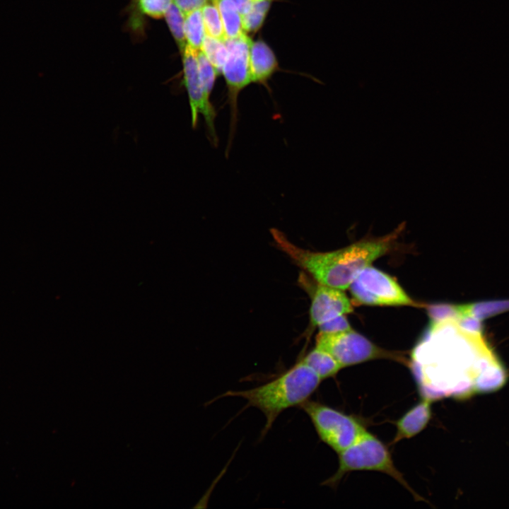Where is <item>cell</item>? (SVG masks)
<instances>
[{
	"mask_svg": "<svg viewBox=\"0 0 509 509\" xmlns=\"http://www.w3.org/2000/svg\"><path fill=\"white\" fill-rule=\"evenodd\" d=\"M403 226L382 237L363 239L329 252H314L291 242L276 228L271 234L278 247L317 282L344 291L354 279L393 247Z\"/></svg>",
	"mask_w": 509,
	"mask_h": 509,
	"instance_id": "1",
	"label": "cell"
},
{
	"mask_svg": "<svg viewBox=\"0 0 509 509\" xmlns=\"http://www.w3.org/2000/svg\"><path fill=\"white\" fill-rule=\"evenodd\" d=\"M321 382L317 374L300 360L286 372L263 385L245 390H229L214 400L223 397H238L246 400L245 408L258 409L266 419L261 433L264 437L283 411L300 406L308 400Z\"/></svg>",
	"mask_w": 509,
	"mask_h": 509,
	"instance_id": "2",
	"label": "cell"
},
{
	"mask_svg": "<svg viewBox=\"0 0 509 509\" xmlns=\"http://www.w3.org/2000/svg\"><path fill=\"white\" fill-rule=\"evenodd\" d=\"M339 454L337 472L322 484L336 486L341 478L354 471H377L385 473L402 484L417 501L423 498L409 485L402 474L395 467L391 454L384 443L366 431L353 445Z\"/></svg>",
	"mask_w": 509,
	"mask_h": 509,
	"instance_id": "3",
	"label": "cell"
},
{
	"mask_svg": "<svg viewBox=\"0 0 509 509\" xmlns=\"http://www.w3.org/2000/svg\"><path fill=\"white\" fill-rule=\"evenodd\" d=\"M300 407L310 418L318 437L339 453L367 431L354 417L318 402L307 400Z\"/></svg>",
	"mask_w": 509,
	"mask_h": 509,
	"instance_id": "4",
	"label": "cell"
},
{
	"mask_svg": "<svg viewBox=\"0 0 509 509\" xmlns=\"http://www.w3.org/2000/svg\"><path fill=\"white\" fill-rule=\"evenodd\" d=\"M316 346L329 353L342 368L380 358L406 362L401 353L385 350L352 329L336 334L319 333Z\"/></svg>",
	"mask_w": 509,
	"mask_h": 509,
	"instance_id": "5",
	"label": "cell"
},
{
	"mask_svg": "<svg viewBox=\"0 0 509 509\" xmlns=\"http://www.w3.org/2000/svg\"><path fill=\"white\" fill-rule=\"evenodd\" d=\"M251 39L247 34L226 39L228 54L221 69L227 88V103L230 107V128L226 153L232 144L238 120V96L252 81L250 67Z\"/></svg>",
	"mask_w": 509,
	"mask_h": 509,
	"instance_id": "6",
	"label": "cell"
},
{
	"mask_svg": "<svg viewBox=\"0 0 509 509\" xmlns=\"http://www.w3.org/2000/svg\"><path fill=\"white\" fill-rule=\"evenodd\" d=\"M353 299L367 305H416L394 278L370 266L349 286Z\"/></svg>",
	"mask_w": 509,
	"mask_h": 509,
	"instance_id": "7",
	"label": "cell"
},
{
	"mask_svg": "<svg viewBox=\"0 0 509 509\" xmlns=\"http://www.w3.org/2000/svg\"><path fill=\"white\" fill-rule=\"evenodd\" d=\"M197 50L187 45L181 54L183 83L188 95L192 127L195 128L197 126L199 116L201 115L205 120L209 140L216 146L218 142L215 127L216 111L202 88L197 65Z\"/></svg>",
	"mask_w": 509,
	"mask_h": 509,
	"instance_id": "8",
	"label": "cell"
},
{
	"mask_svg": "<svg viewBox=\"0 0 509 509\" xmlns=\"http://www.w3.org/2000/svg\"><path fill=\"white\" fill-rule=\"evenodd\" d=\"M300 282L303 283V288H306L310 297L309 313L312 327H317L330 319L353 311L350 299L343 290L315 281L314 283H310L305 276H300Z\"/></svg>",
	"mask_w": 509,
	"mask_h": 509,
	"instance_id": "9",
	"label": "cell"
},
{
	"mask_svg": "<svg viewBox=\"0 0 509 509\" xmlns=\"http://www.w3.org/2000/svg\"><path fill=\"white\" fill-rule=\"evenodd\" d=\"M431 403V399L423 397V400L397 421L393 444L414 437L424 430L432 416Z\"/></svg>",
	"mask_w": 509,
	"mask_h": 509,
	"instance_id": "10",
	"label": "cell"
},
{
	"mask_svg": "<svg viewBox=\"0 0 509 509\" xmlns=\"http://www.w3.org/2000/svg\"><path fill=\"white\" fill-rule=\"evenodd\" d=\"M250 67L252 81L267 86L279 68L276 57L262 40L252 41L250 47Z\"/></svg>",
	"mask_w": 509,
	"mask_h": 509,
	"instance_id": "11",
	"label": "cell"
},
{
	"mask_svg": "<svg viewBox=\"0 0 509 509\" xmlns=\"http://www.w3.org/2000/svg\"><path fill=\"white\" fill-rule=\"evenodd\" d=\"M172 0H131L129 8V24L134 30L142 28V18H163Z\"/></svg>",
	"mask_w": 509,
	"mask_h": 509,
	"instance_id": "12",
	"label": "cell"
},
{
	"mask_svg": "<svg viewBox=\"0 0 509 509\" xmlns=\"http://www.w3.org/2000/svg\"><path fill=\"white\" fill-rule=\"evenodd\" d=\"M300 361L313 370L322 380L335 376L343 368L327 351L315 346Z\"/></svg>",
	"mask_w": 509,
	"mask_h": 509,
	"instance_id": "13",
	"label": "cell"
},
{
	"mask_svg": "<svg viewBox=\"0 0 509 509\" xmlns=\"http://www.w3.org/2000/svg\"><path fill=\"white\" fill-rule=\"evenodd\" d=\"M216 4L223 22L226 39L238 37L245 33L242 15L230 0H213Z\"/></svg>",
	"mask_w": 509,
	"mask_h": 509,
	"instance_id": "14",
	"label": "cell"
},
{
	"mask_svg": "<svg viewBox=\"0 0 509 509\" xmlns=\"http://www.w3.org/2000/svg\"><path fill=\"white\" fill-rule=\"evenodd\" d=\"M457 309L460 317L469 315L482 320L509 310V300H493L457 305Z\"/></svg>",
	"mask_w": 509,
	"mask_h": 509,
	"instance_id": "15",
	"label": "cell"
},
{
	"mask_svg": "<svg viewBox=\"0 0 509 509\" xmlns=\"http://www.w3.org/2000/svg\"><path fill=\"white\" fill-rule=\"evenodd\" d=\"M184 30L187 45L199 51L206 36L201 8L185 15Z\"/></svg>",
	"mask_w": 509,
	"mask_h": 509,
	"instance_id": "16",
	"label": "cell"
},
{
	"mask_svg": "<svg viewBox=\"0 0 509 509\" xmlns=\"http://www.w3.org/2000/svg\"><path fill=\"white\" fill-rule=\"evenodd\" d=\"M272 0H253L248 12L242 16V26L246 34L256 33L264 24Z\"/></svg>",
	"mask_w": 509,
	"mask_h": 509,
	"instance_id": "17",
	"label": "cell"
},
{
	"mask_svg": "<svg viewBox=\"0 0 509 509\" xmlns=\"http://www.w3.org/2000/svg\"><path fill=\"white\" fill-rule=\"evenodd\" d=\"M199 50L212 64L218 74H221V69L228 54L225 40H218L206 35Z\"/></svg>",
	"mask_w": 509,
	"mask_h": 509,
	"instance_id": "18",
	"label": "cell"
},
{
	"mask_svg": "<svg viewBox=\"0 0 509 509\" xmlns=\"http://www.w3.org/2000/svg\"><path fill=\"white\" fill-rule=\"evenodd\" d=\"M163 18L165 19L170 32L180 49V54H182L187 45L184 30L185 14L172 2L165 12Z\"/></svg>",
	"mask_w": 509,
	"mask_h": 509,
	"instance_id": "19",
	"label": "cell"
},
{
	"mask_svg": "<svg viewBox=\"0 0 509 509\" xmlns=\"http://www.w3.org/2000/svg\"><path fill=\"white\" fill-rule=\"evenodd\" d=\"M201 13L206 35L225 40L226 35L221 17L217 6L213 0L202 7Z\"/></svg>",
	"mask_w": 509,
	"mask_h": 509,
	"instance_id": "20",
	"label": "cell"
},
{
	"mask_svg": "<svg viewBox=\"0 0 509 509\" xmlns=\"http://www.w3.org/2000/svg\"><path fill=\"white\" fill-rule=\"evenodd\" d=\"M197 65L204 92L206 96L210 99L218 74L212 64L200 50L197 52Z\"/></svg>",
	"mask_w": 509,
	"mask_h": 509,
	"instance_id": "21",
	"label": "cell"
},
{
	"mask_svg": "<svg viewBox=\"0 0 509 509\" xmlns=\"http://www.w3.org/2000/svg\"><path fill=\"white\" fill-rule=\"evenodd\" d=\"M317 327L320 334H336L352 329L345 315L330 319Z\"/></svg>",
	"mask_w": 509,
	"mask_h": 509,
	"instance_id": "22",
	"label": "cell"
},
{
	"mask_svg": "<svg viewBox=\"0 0 509 509\" xmlns=\"http://www.w3.org/2000/svg\"><path fill=\"white\" fill-rule=\"evenodd\" d=\"M211 0H172V2L185 15L193 11L201 9Z\"/></svg>",
	"mask_w": 509,
	"mask_h": 509,
	"instance_id": "23",
	"label": "cell"
},
{
	"mask_svg": "<svg viewBox=\"0 0 509 509\" xmlns=\"http://www.w3.org/2000/svg\"><path fill=\"white\" fill-rule=\"evenodd\" d=\"M242 16L249 11L253 0H230Z\"/></svg>",
	"mask_w": 509,
	"mask_h": 509,
	"instance_id": "24",
	"label": "cell"
}]
</instances>
